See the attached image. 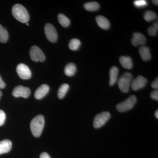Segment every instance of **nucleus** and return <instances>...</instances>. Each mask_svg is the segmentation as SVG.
Masks as SVG:
<instances>
[{
  "mask_svg": "<svg viewBox=\"0 0 158 158\" xmlns=\"http://www.w3.org/2000/svg\"><path fill=\"white\" fill-rule=\"evenodd\" d=\"M12 15L18 21L22 23H27L30 16L27 9L20 4H16L11 10Z\"/></svg>",
  "mask_w": 158,
  "mask_h": 158,
  "instance_id": "obj_1",
  "label": "nucleus"
},
{
  "mask_svg": "<svg viewBox=\"0 0 158 158\" xmlns=\"http://www.w3.org/2000/svg\"><path fill=\"white\" fill-rule=\"evenodd\" d=\"M44 125V117L42 115H37L31 121V130L33 135L39 137L42 132Z\"/></svg>",
  "mask_w": 158,
  "mask_h": 158,
  "instance_id": "obj_2",
  "label": "nucleus"
},
{
  "mask_svg": "<svg viewBox=\"0 0 158 158\" xmlns=\"http://www.w3.org/2000/svg\"><path fill=\"white\" fill-rule=\"evenodd\" d=\"M132 79V74L129 72L125 73L119 78L118 81V85L122 92L123 93L128 92Z\"/></svg>",
  "mask_w": 158,
  "mask_h": 158,
  "instance_id": "obj_3",
  "label": "nucleus"
},
{
  "mask_svg": "<svg viewBox=\"0 0 158 158\" xmlns=\"http://www.w3.org/2000/svg\"><path fill=\"white\" fill-rule=\"evenodd\" d=\"M137 102V98L135 95H131L124 101L116 106V110L119 112H125L131 110L134 107Z\"/></svg>",
  "mask_w": 158,
  "mask_h": 158,
  "instance_id": "obj_4",
  "label": "nucleus"
},
{
  "mask_svg": "<svg viewBox=\"0 0 158 158\" xmlns=\"http://www.w3.org/2000/svg\"><path fill=\"white\" fill-rule=\"evenodd\" d=\"M110 113L108 112H103L98 114L94 117V127L95 128H99L104 125L110 118Z\"/></svg>",
  "mask_w": 158,
  "mask_h": 158,
  "instance_id": "obj_5",
  "label": "nucleus"
},
{
  "mask_svg": "<svg viewBox=\"0 0 158 158\" xmlns=\"http://www.w3.org/2000/svg\"><path fill=\"white\" fill-rule=\"evenodd\" d=\"M31 59L35 62H42L45 60V56L42 50L37 46H33L30 51Z\"/></svg>",
  "mask_w": 158,
  "mask_h": 158,
  "instance_id": "obj_6",
  "label": "nucleus"
},
{
  "mask_svg": "<svg viewBox=\"0 0 158 158\" xmlns=\"http://www.w3.org/2000/svg\"><path fill=\"white\" fill-rule=\"evenodd\" d=\"M46 37L51 42H56L58 39L56 30L55 27L50 23L46 24L44 27Z\"/></svg>",
  "mask_w": 158,
  "mask_h": 158,
  "instance_id": "obj_7",
  "label": "nucleus"
},
{
  "mask_svg": "<svg viewBox=\"0 0 158 158\" xmlns=\"http://www.w3.org/2000/svg\"><path fill=\"white\" fill-rule=\"evenodd\" d=\"M16 72L19 77L23 80H28L31 78L32 76L31 70L28 66L23 63L18 65Z\"/></svg>",
  "mask_w": 158,
  "mask_h": 158,
  "instance_id": "obj_8",
  "label": "nucleus"
},
{
  "mask_svg": "<svg viewBox=\"0 0 158 158\" xmlns=\"http://www.w3.org/2000/svg\"><path fill=\"white\" fill-rule=\"evenodd\" d=\"M31 93L30 88L19 85L14 88L12 94L13 96L15 97H23L26 98L30 96Z\"/></svg>",
  "mask_w": 158,
  "mask_h": 158,
  "instance_id": "obj_9",
  "label": "nucleus"
},
{
  "mask_svg": "<svg viewBox=\"0 0 158 158\" xmlns=\"http://www.w3.org/2000/svg\"><path fill=\"white\" fill-rule=\"evenodd\" d=\"M147 82V79L142 76L139 75L132 81L131 86L133 90L136 91L144 88Z\"/></svg>",
  "mask_w": 158,
  "mask_h": 158,
  "instance_id": "obj_10",
  "label": "nucleus"
},
{
  "mask_svg": "<svg viewBox=\"0 0 158 158\" xmlns=\"http://www.w3.org/2000/svg\"><path fill=\"white\" fill-rule=\"evenodd\" d=\"M146 41V39L145 36L141 33L136 32L133 34L131 43L134 46L137 47L140 45H144Z\"/></svg>",
  "mask_w": 158,
  "mask_h": 158,
  "instance_id": "obj_11",
  "label": "nucleus"
},
{
  "mask_svg": "<svg viewBox=\"0 0 158 158\" xmlns=\"http://www.w3.org/2000/svg\"><path fill=\"white\" fill-rule=\"evenodd\" d=\"M49 87L48 85L46 84L41 85L35 91L34 93V97L35 98L37 99H40L42 98L47 94L48 91H49Z\"/></svg>",
  "mask_w": 158,
  "mask_h": 158,
  "instance_id": "obj_12",
  "label": "nucleus"
},
{
  "mask_svg": "<svg viewBox=\"0 0 158 158\" xmlns=\"http://www.w3.org/2000/svg\"><path fill=\"white\" fill-rule=\"evenodd\" d=\"M96 22L100 27L104 30L110 28V24L107 19L102 15H98L96 17Z\"/></svg>",
  "mask_w": 158,
  "mask_h": 158,
  "instance_id": "obj_13",
  "label": "nucleus"
},
{
  "mask_svg": "<svg viewBox=\"0 0 158 158\" xmlns=\"http://www.w3.org/2000/svg\"><path fill=\"white\" fill-rule=\"evenodd\" d=\"M139 53L141 57V59L144 61H148L152 58L150 51L149 48L145 46H142L139 49Z\"/></svg>",
  "mask_w": 158,
  "mask_h": 158,
  "instance_id": "obj_14",
  "label": "nucleus"
},
{
  "mask_svg": "<svg viewBox=\"0 0 158 158\" xmlns=\"http://www.w3.org/2000/svg\"><path fill=\"white\" fill-rule=\"evenodd\" d=\"M12 147V143L9 140L0 141V155L9 152Z\"/></svg>",
  "mask_w": 158,
  "mask_h": 158,
  "instance_id": "obj_15",
  "label": "nucleus"
},
{
  "mask_svg": "<svg viewBox=\"0 0 158 158\" xmlns=\"http://www.w3.org/2000/svg\"><path fill=\"white\" fill-rule=\"evenodd\" d=\"M118 73V69L116 66H113L110 71V85L111 86L115 85L117 81Z\"/></svg>",
  "mask_w": 158,
  "mask_h": 158,
  "instance_id": "obj_16",
  "label": "nucleus"
},
{
  "mask_svg": "<svg viewBox=\"0 0 158 158\" xmlns=\"http://www.w3.org/2000/svg\"><path fill=\"white\" fill-rule=\"evenodd\" d=\"M119 62L125 69H130L133 67L132 60L129 56H122L119 58Z\"/></svg>",
  "mask_w": 158,
  "mask_h": 158,
  "instance_id": "obj_17",
  "label": "nucleus"
},
{
  "mask_svg": "<svg viewBox=\"0 0 158 158\" xmlns=\"http://www.w3.org/2000/svg\"><path fill=\"white\" fill-rule=\"evenodd\" d=\"M77 67L75 64L73 63H69L65 66L64 73L65 75L68 77H72L76 73Z\"/></svg>",
  "mask_w": 158,
  "mask_h": 158,
  "instance_id": "obj_18",
  "label": "nucleus"
},
{
  "mask_svg": "<svg viewBox=\"0 0 158 158\" xmlns=\"http://www.w3.org/2000/svg\"><path fill=\"white\" fill-rule=\"evenodd\" d=\"M58 19L59 23L64 27H67L70 25V20L64 15L60 13L58 15Z\"/></svg>",
  "mask_w": 158,
  "mask_h": 158,
  "instance_id": "obj_19",
  "label": "nucleus"
},
{
  "mask_svg": "<svg viewBox=\"0 0 158 158\" xmlns=\"http://www.w3.org/2000/svg\"><path fill=\"white\" fill-rule=\"evenodd\" d=\"M99 4L97 2H89L84 5V8L88 11H95L99 9Z\"/></svg>",
  "mask_w": 158,
  "mask_h": 158,
  "instance_id": "obj_20",
  "label": "nucleus"
},
{
  "mask_svg": "<svg viewBox=\"0 0 158 158\" xmlns=\"http://www.w3.org/2000/svg\"><path fill=\"white\" fill-rule=\"evenodd\" d=\"M69 88V85L67 84H64L61 85L58 92V96L59 99H62L65 96Z\"/></svg>",
  "mask_w": 158,
  "mask_h": 158,
  "instance_id": "obj_21",
  "label": "nucleus"
},
{
  "mask_svg": "<svg viewBox=\"0 0 158 158\" xmlns=\"http://www.w3.org/2000/svg\"><path fill=\"white\" fill-rule=\"evenodd\" d=\"M9 39V34L6 29L0 24V42L5 43Z\"/></svg>",
  "mask_w": 158,
  "mask_h": 158,
  "instance_id": "obj_22",
  "label": "nucleus"
},
{
  "mask_svg": "<svg viewBox=\"0 0 158 158\" xmlns=\"http://www.w3.org/2000/svg\"><path fill=\"white\" fill-rule=\"evenodd\" d=\"M81 45V42L77 39H73L69 41V47L72 51H77Z\"/></svg>",
  "mask_w": 158,
  "mask_h": 158,
  "instance_id": "obj_23",
  "label": "nucleus"
},
{
  "mask_svg": "<svg viewBox=\"0 0 158 158\" xmlns=\"http://www.w3.org/2000/svg\"><path fill=\"white\" fill-rule=\"evenodd\" d=\"M144 18L146 21L151 22L157 18V15L153 11H147L144 13Z\"/></svg>",
  "mask_w": 158,
  "mask_h": 158,
  "instance_id": "obj_24",
  "label": "nucleus"
},
{
  "mask_svg": "<svg viewBox=\"0 0 158 158\" xmlns=\"http://www.w3.org/2000/svg\"><path fill=\"white\" fill-rule=\"evenodd\" d=\"M158 30V23L157 22L155 23L153 25L151 26L148 29V33L151 36H156Z\"/></svg>",
  "mask_w": 158,
  "mask_h": 158,
  "instance_id": "obj_25",
  "label": "nucleus"
},
{
  "mask_svg": "<svg viewBox=\"0 0 158 158\" xmlns=\"http://www.w3.org/2000/svg\"><path fill=\"white\" fill-rule=\"evenodd\" d=\"M134 4L137 8H142L148 5L147 2L145 0H137L134 2Z\"/></svg>",
  "mask_w": 158,
  "mask_h": 158,
  "instance_id": "obj_26",
  "label": "nucleus"
},
{
  "mask_svg": "<svg viewBox=\"0 0 158 158\" xmlns=\"http://www.w3.org/2000/svg\"><path fill=\"white\" fill-rule=\"evenodd\" d=\"M6 118V113L3 110H0V126L4 124Z\"/></svg>",
  "mask_w": 158,
  "mask_h": 158,
  "instance_id": "obj_27",
  "label": "nucleus"
},
{
  "mask_svg": "<svg viewBox=\"0 0 158 158\" xmlns=\"http://www.w3.org/2000/svg\"><path fill=\"white\" fill-rule=\"evenodd\" d=\"M151 97L152 99L158 100V91L157 90H156L152 91L151 93Z\"/></svg>",
  "mask_w": 158,
  "mask_h": 158,
  "instance_id": "obj_28",
  "label": "nucleus"
},
{
  "mask_svg": "<svg viewBox=\"0 0 158 158\" xmlns=\"http://www.w3.org/2000/svg\"><path fill=\"white\" fill-rule=\"evenodd\" d=\"M152 87L154 89H157L158 88V78L152 82L151 85Z\"/></svg>",
  "mask_w": 158,
  "mask_h": 158,
  "instance_id": "obj_29",
  "label": "nucleus"
},
{
  "mask_svg": "<svg viewBox=\"0 0 158 158\" xmlns=\"http://www.w3.org/2000/svg\"><path fill=\"white\" fill-rule=\"evenodd\" d=\"M6 87V84L5 82L3 81L1 76H0V89H3Z\"/></svg>",
  "mask_w": 158,
  "mask_h": 158,
  "instance_id": "obj_30",
  "label": "nucleus"
},
{
  "mask_svg": "<svg viewBox=\"0 0 158 158\" xmlns=\"http://www.w3.org/2000/svg\"><path fill=\"white\" fill-rule=\"evenodd\" d=\"M40 158H51L48 154L46 152H43L41 154Z\"/></svg>",
  "mask_w": 158,
  "mask_h": 158,
  "instance_id": "obj_31",
  "label": "nucleus"
},
{
  "mask_svg": "<svg viewBox=\"0 0 158 158\" xmlns=\"http://www.w3.org/2000/svg\"><path fill=\"white\" fill-rule=\"evenodd\" d=\"M152 2L154 5H156V6H158V1H157V0H153V1H152Z\"/></svg>",
  "mask_w": 158,
  "mask_h": 158,
  "instance_id": "obj_32",
  "label": "nucleus"
},
{
  "mask_svg": "<svg viewBox=\"0 0 158 158\" xmlns=\"http://www.w3.org/2000/svg\"><path fill=\"white\" fill-rule=\"evenodd\" d=\"M155 116L156 118H158V110H157V111H156V112H155Z\"/></svg>",
  "mask_w": 158,
  "mask_h": 158,
  "instance_id": "obj_33",
  "label": "nucleus"
},
{
  "mask_svg": "<svg viewBox=\"0 0 158 158\" xmlns=\"http://www.w3.org/2000/svg\"><path fill=\"white\" fill-rule=\"evenodd\" d=\"M2 91L0 90V99H1V97H2Z\"/></svg>",
  "mask_w": 158,
  "mask_h": 158,
  "instance_id": "obj_34",
  "label": "nucleus"
},
{
  "mask_svg": "<svg viewBox=\"0 0 158 158\" xmlns=\"http://www.w3.org/2000/svg\"><path fill=\"white\" fill-rule=\"evenodd\" d=\"M26 24H27V26H29V24L28 23H26Z\"/></svg>",
  "mask_w": 158,
  "mask_h": 158,
  "instance_id": "obj_35",
  "label": "nucleus"
}]
</instances>
